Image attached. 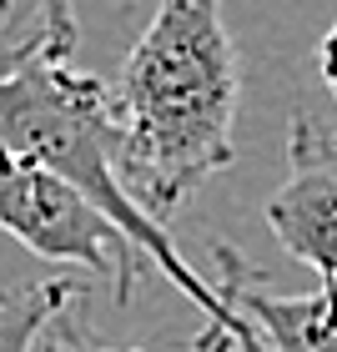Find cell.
<instances>
[{
    "label": "cell",
    "mask_w": 337,
    "mask_h": 352,
    "mask_svg": "<svg viewBox=\"0 0 337 352\" xmlns=\"http://www.w3.org/2000/svg\"><path fill=\"white\" fill-rule=\"evenodd\" d=\"M237 96L242 71L221 0H162L111 86L116 166L141 212L166 221L232 166Z\"/></svg>",
    "instance_id": "obj_1"
},
{
    "label": "cell",
    "mask_w": 337,
    "mask_h": 352,
    "mask_svg": "<svg viewBox=\"0 0 337 352\" xmlns=\"http://www.w3.org/2000/svg\"><path fill=\"white\" fill-rule=\"evenodd\" d=\"M0 156L66 176L76 191H86L131 236L136 252L176 292H186L191 307L206 312V322L237 332V352H272L247 317L217 297V287H206L176 257V242L166 236V227L151 212H141L136 197L126 191L121 166H116L111 91L96 76L71 71V56L51 51V45H25V51L0 60Z\"/></svg>",
    "instance_id": "obj_2"
},
{
    "label": "cell",
    "mask_w": 337,
    "mask_h": 352,
    "mask_svg": "<svg viewBox=\"0 0 337 352\" xmlns=\"http://www.w3.org/2000/svg\"><path fill=\"white\" fill-rule=\"evenodd\" d=\"M0 232H10L45 262H81L111 277L116 302H131L136 277L146 257L136 242L96 206L86 191H76L66 176L0 156Z\"/></svg>",
    "instance_id": "obj_3"
},
{
    "label": "cell",
    "mask_w": 337,
    "mask_h": 352,
    "mask_svg": "<svg viewBox=\"0 0 337 352\" xmlns=\"http://www.w3.org/2000/svg\"><path fill=\"white\" fill-rule=\"evenodd\" d=\"M267 227L287 257L337 282V141L312 111L292 116L287 141V182L267 201Z\"/></svg>",
    "instance_id": "obj_4"
},
{
    "label": "cell",
    "mask_w": 337,
    "mask_h": 352,
    "mask_svg": "<svg viewBox=\"0 0 337 352\" xmlns=\"http://www.w3.org/2000/svg\"><path fill=\"white\" fill-rule=\"evenodd\" d=\"M212 262L221 277L217 297L232 302L272 352H337V282H323L302 297H272L262 287V272L237 247L212 242Z\"/></svg>",
    "instance_id": "obj_5"
},
{
    "label": "cell",
    "mask_w": 337,
    "mask_h": 352,
    "mask_svg": "<svg viewBox=\"0 0 337 352\" xmlns=\"http://www.w3.org/2000/svg\"><path fill=\"white\" fill-rule=\"evenodd\" d=\"M25 45H51V51L71 56L76 0H0V60Z\"/></svg>",
    "instance_id": "obj_6"
},
{
    "label": "cell",
    "mask_w": 337,
    "mask_h": 352,
    "mask_svg": "<svg viewBox=\"0 0 337 352\" xmlns=\"http://www.w3.org/2000/svg\"><path fill=\"white\" fill-rule=\"evenodd\" d=\"M86 297L76 282H25V287H0V352H30L41 327L61 307Z\"/></svg>",
    "instance_id": "obj_7"
},
{
    "label": "cell",
    "mask_w": 337,
    "mask_h": 352,
    "mask_svg": "<svg viewBox=\"0 0 337 352\" xmlns=\"http://www.w3.org/2000/svg\"><path fill=\"white\" fill-rule=\"evenodd\" d=\"M76 307H81V297H76L71 307H61L51 322L41 327V338H36V347H30V352H96V347L86 342L81 322H76ZM126 352H141V347H126Z\"/></svg>",
    "instance_id": "obj_8"
},
{
    "label": "cell",
    "mask_w": 337,
    "mask_h": 352,
    "mask_svg": "<svg viewBox=\"0 0 337 352\" xmlns=\"http://www.w3.org/2000/svg\"><path fill=\"white\" fill-rule=\"evenodd\" d=\"M191 352H237V332L217 327V322H206L197 338H191Z\"/></svg>",
    "instance_id": "obj_9"
},
{
    "label": "cell",
    "mask_w": 337,
    "mask_h": 352,
    "mask_svg": "<svg viewBox=\"0 0 337 352\" xmlns=\"http://www.w3.org/2000/svg\"><path fill=\"white\" fill-rule=\"evenodd\" d=\"M317 71H323V81L332 91V101H337V25L327 30V41H323V51H317ZM337 141V136H332Z\"/></svg>",
    "instance_id": "obj_10"
}]
</instances>
